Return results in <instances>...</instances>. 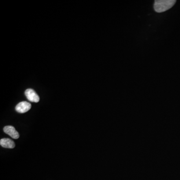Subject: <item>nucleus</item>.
<instances>
[{"instance_id":"1","label":"nucleus","mask_w":180,"mask_h":180,"mask_svg":"<svg viewBox=\"0 0 180 180\" xmlns=\"http://www.w3.org/2000/svg\"><path fill=\"white\" fill-rule=\"evenodd\" d=\"M176 2L175 0H156L154 10L157 13L164 12L172 8Z\"/></svg>"},{"instance_id":"2","label":"nucleus","mask_w":180,"mask_h":180,"mask_svg":"<svg viewBox=\"0 0 180 180\" xmlns=\"http://www.w3.org/2000/svg\"><path fill=\"white\" fill-rule=\"evenodd\" d=\"M25 94L28 100L30 101V102L34 103H38L39 102L40 97L34 90L28 89L26 90Z\"/></svg>"},{"instance_id":"3","label":"nucleus","mask_w":180,"mask_h":180,"mask_svg":"<svg viewBox=\"0 0 180 180\" xmlns=\"http://www.w3.org/2000/svg\"><path fill=\"white\" fill-rule=\"evenodd\" d=\"M31 104L29 102L24 101L18 104L16 107V110L20 113H26L30 110Z\"/></svg>"},{"instance_id":"4","label":"nucleus","mask_w":180,"mask_h":180,"mask_svg":"<svg viewBox=\"0 0 180 180\" xmlns=\"http://www.w3.org/2000/svg\"><path fill=\"white\" fill-rule=\"evenodd\" d=\"M4 131L6 134L9 135L13 139H17L19 138V134L15 128L12 126H7L4 128Z\"/></svg>"},{"instance_id":"5","label":"nucleus","mask_w":180,"mask_h":180,"mask_svg":"<svg viewBox=\"0 0 180 180\" xmlns=\"http://www.w3.org/2000/svg\"><path fill=\"white\" fill-rule=\"evenodd\" d=\"M0 145L2 147L13 149L15 147V144L13 141L8 138H4L0 140Z\"/></svg>"}]
</instances>
